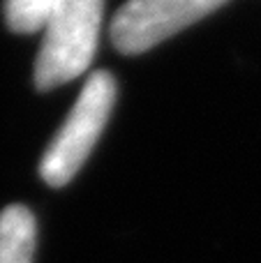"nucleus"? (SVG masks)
<instances>
[{"instance_id":"f257e3e1","label":"nucleus","mask_w":261,"mask_h":263,"mask_svg":"<svg viewBox=\"0 0 261 263\" xmlns=\"http://www.w3.org/2000/svg\"><path fill=\"white\" fill-rule=\"evenodd\" d=\"M104 0H58L35 60V86L53 90L88 69L97 49Z\"/></svg>"},{"instance_id":"f03ea898","label":"nucleus","mask_w":261,"mask_h":263,"mask_svg":"<svg viewBox=\"0 0 261 263\" xmlns=\"http://www.w3.org/2000/svg\"><path fill=\"white\" fill-rule=\"evenodd\" d=\"M116 102V81L109 72H95L83 86L74 109L46 148L40 173L51 187H63L77 176L95 148Z\"/></svg>"},{"instance_id":"7ed1b4c3","label":"nucleus","mask_w":261,"mask_h":263,"mask_svg":"<svg viewBox=\"0 0 261 263\" xmlns=\"http://www.w3.org/2000/svg\"><path fill=\"white\" fill-rule=\"evenodd\" d=\"M225 3L227 0H129L111 21V42L125 55L143 53Z\"/></svg>"},{"instance_id":"20e7f679","label":"nucleus","mask_w":261,"mask_h":263,"mask_svg":"<svg viewBox=\"0 0 261 263\" xmlns=\"http://www.w3.org/2000/svg\"><path fill=\"white\" fill-rule=\"evenodd\" d=\"M35 217L23 205H9L0 213V263H32Z\"/></svg>"},{"instance_id":"39448f33","label":"nucleus","mask_w":261,"mask_h":263,"mask_svg":"<svg viewBox=\"0 0 261 263\" xmlns=\"http://www.w3.org/2000/svg\"><path fill=\"white\" fill-rule=\"evenodd\" d=\"M58 0H5L7 26L16 32H35L46 26Z\"/></svg>"}]
</instances>
